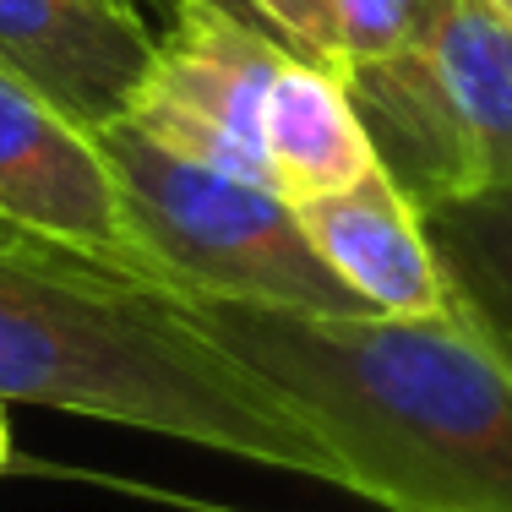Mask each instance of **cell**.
I'll list each match as a JSON object with an SVG mask.
<instances>
[{
  "label": "cell",
  "instance_id": "cell-17",
  "mask_svg": "<svg viewBox=\"0 0 512 512\" xmlns=\"http://www.w3.org/2000/svg\"><path fill=\"white\" fill-rule=\"evenodd\" d=\"M115 6H131V11H142V17H148V6H153V0H115ZM164 6H169V0H164Z\"/></svg>",
  "mask_w": 512,
  "mask_h": 512
},
{
  "label": "cell",
  "instance_id": "cell-2",
  "mask_svg": "<svg viewBox=\"0 0 512 512\" xmlns=\"http://www.w3.org/2000/svg\"><path fill=\"white\" fill-rule=\"evenodd\" d=\"M0 404L120 420L207 453L344 485L327 442L186 316L77 256L0 251Z\"/></svg>",
  "mask_w": 512,
  "mask_h": 512
},
{
  "label": "cell",
  "instance_id": "cell-3",
  "mask_svg": "<svg viewBox=\"0 0 512 512\" xmlns=\"http://www.w3.org/2000/svg\"><path fill=\"white\" fill-rule=\"evenodd\" d=\"M99 148L115 169L131 229L164 267L175 295L311 316H371L355 289L338 284V273L316 256L295 207L278 191L191 164L131 120L104 126Z\"/></svg>",
  "mask_w": 512,
  "mask_h": 512
},
{
  "label": "cell",
  "instance_id": "cell-10",
  "mask_svg": "<svg viewBox=\"0 0 512 512\" xmlns=\"http://www.w3.org/2000/svg\"><path fill=\"white\" fill-rule=\"evenodd\" d=\"M431 55L453 99L474 191L512 186V17L491 0H453Z\"/></svg>",
  "mask_w": 512,
  "mask_h": 512
},
{
  "label": "cell",
  "instance_id": "cell-12",
  "mask_svg": "<svg viewBox=\"0 0 512 512\" xmlns=\"http://www.w3.org/2000/svg\"><path fill=\"white\" fill-rule=\"evenodd\" d=\"M453 0H338V71L360 60L425 50Z\"/></svg>",
  "mask_w": 512,
  "mask_h": 512
},
{
  "label": "cell",
  "instance_id": "cell-18",
  "mask_svg": "<svg viewBox=\"0 0 512 512\" xmlns=\"http://www.w3.org/2000/svg\"><path fill=\"white\" fill-rule=\"evenodd\" d=\"M491 6H496V11H507V17H512V0H491Z\"/></svg>",
  "mask_w": 512,
  "mask_h": 512
},
{
  "label": "cell",
  "instance_id": "cell-13",
  "mask_svg": "<svg viewBox=\"0 0 512 512\" xmlns=\"http://www.w3.org/2000/svg\"><path fill=\"white\" fill-rule=\"evenodd\" d=\"M256 6L284 50L338 71V0H256Z\"/></svg>",
  "mask_w": 512,
  "mask_h": 512
},
{
  "label": "cell",
  "instance_id": "cell-14",
  "mask_svg": "<svg viewBox=\"0 0 512 512\" xmlns=\"http://www.w3.org/2000/svg\"><path fill=\"white\" fill-rule=\"evenodd\" d=\"M0 251H22V256H66V251H55V246H44V240H33V235H22L11 218H0ZM82 262V256H77Z\"/></svg>",
  "mask_w": 512,
  "mask_h": 512
},
{
  "label": "cell",
  "instance_id": "cell-6",
  "mask_svg": "<svg viewBox=\"0 0 512 512\" xmlns=\"http://www.w3.org/2000/svg\"><path fill=\"white\" fill-rule=\"evenodd\" d=\"M153 39L148 17L115 0H0V71L93 137L137 104Z\"/></svg>",
  "mask_w": 512,
  "mask_h": 512
},
{
  "label": "cell",
  "instance_id": "cell-7",
  "mask_svg": "<svg viewBox=\"0 0 512 512\" xmlns=\"http://www.w3.org/2000/svg\"><path fill=\"white\" fill-rule=\"evenodd\" d=\"M338 284L355 289L371 316H453V289L442 278L431 240H425L420 207L387 180L376 164L355 186L327 197L289 202Z\"/></svg>",
  "mask_w": 512,
  "mask_h": 512
},
{
  "label": "cell",
  "instance_id": "cell-1",
  "mask_svg": "<svg viewBox=\"0 0 512 512\" xmlns=\"http://www.w3.org/2000/svg\"><path fill=\"white\" fill-rule=\"evenodd\" d=\"M344 463V491L393 512H512V371L453 316H311L186 300Z\"/></svg>",
  "mask_w": 512,
  "mask_h": 512
},
{
  "label": "cell",
  "instance_id": "cell-5",
  "mask_svg": "<svg viewBox=\"0 0 512 512\" xmlns=\"http://www.w3.org/2000/svg\"><path fill=\"white\" fill-rule=\"evenodd\" d=\"M0 218L115 278L175 295L164 267L131 229L99 137L71 126L11 71H0Z\"/></svg>",
  "mask_w": 512,
  "mask_h": 512
},
{
  "label": "cell",
  "instance_id": "cell-11",
  "mask_svg": "<svg viewBox=\"0 0 512 512\" xmlns=\"http://www.w3.org/2000/svg\"><path fill=\"white\" fill-rule=\"evenodd\" d=\"M458 316L512 371V186H485L420 213Z\"/></svg>",
  "mask_w": 512,
  "mask_h": 512
},
{
  "label": "cell",
  "instance_id": "cell-16",
  "mask_svg": "<svg viewBox=\"0 0 512 512\" xmlns=\"http://www.w3.org/2000/svg\"><path fill=\"white\" fill-rule=\"evenodd\" d=\"M11 463V425H6V404H0V474Z\"/></svg>",
  "mask_w": 512,
  "mask_h": 512
},
{
  "label": "cell",
  "instance_id": "cell-15",
  "mask_svg": "<svg viewBox=\"0 0 512 512\" xmlns=\"http://www.w3.org/2000/svg\"><path fill=\"white\" fill-rule=\"evenodd\" d=\"M213 6H224L229 17H240V22H246V28H256V33H267V39H278V33L267 28V17H262V6H256V0H213Z\"/></svg>",
  "mask_w": 512,
  "mask_h": 512
},
{
  "label": "cell",
  "instance_id": "cell-8",
  "mask_svg": "<svg viewBox=\"0 0 512 512\" xmlns=\"http://www.w3.org/2000/svg\"><path fill=\"white\" fill-rule=\"evenodd\" d=\"M349 104H355L365 137H371L376 164L387 169L404 197L420 207L469 197V153L458 137L453 99L442 88L431 44L425 50H404L387 60H360V66L338 71Z\"/></svg>",
  "mask_w": 512,
  "mask_h": 512
},
{
  "label": "cell",
  "instance_id": "cell-4",
  "mask_svg": "<svg viewBox=\"0 0 512 512\" xmlns=\"http://www.w3.org/2000/svg\"><path fill=\"white\" fill-rule=\"evenodd\" d=\"M289 55L295 50L246 28L213 0H169V17L153 39L148 82L126 120L191 164L278 191L262 115Z\"/></svg>",
  "mask_w": 512,
  "mask_h": 512
},
{
  "label": "cell",
  "instance_id": "cell-9",
  "mask_svg": "<svg viewBox=\"0 0 512 512\" xmlns=\"http://www.w3.org/2000/svg\"><path fill=\"white\" fill-rule=\"evenodd\" d=\"M262 142H267V164H273V186L284 202L344 191L376 169L371 137H365L338 71L300 55H289L284 71L273 77Z\"/></svg>",
  "mask_w": 512,
  "mask_h": 512
}]
</instances>
